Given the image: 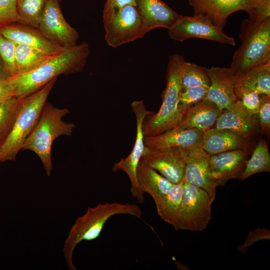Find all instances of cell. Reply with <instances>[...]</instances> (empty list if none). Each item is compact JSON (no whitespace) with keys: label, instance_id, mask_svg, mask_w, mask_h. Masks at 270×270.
Segmentation results:
<instances>
[{"label":"cell","instance_id":"obj_1","mask_svg":"<svg viewBox=\"0 0 270 270\" xmlns=\"http://www.w3.org/2000/svg\"><path fill=\"white\" fill-rule=\"evenodd\" d=\"M90 52L86 42L64 48L32 69L7 77L13 96L25 97L60 74L82 71Z\"/></svg>","mask_w":270,"mask_h":270},{"label":"cell","instance_id":"obj_2","mask_svg":"<svg viewBox=\"0 0 270 270\" xmlns=\"http://www.w3.org/2000/svg\"><path fill=\"white\" fill-rule=\"evenodd\" d=\"M118 214H128L140 218L142 212L140 208L134 204L107 202L88 208L86 212L76 219L63 248L64 256L70 270H76L72 254L77 244L82 240H92L98 238L108 220Z\"/></svg>","mask_w":270,"mask_h":270},{"label":"cell","instance_id":"obj_3","mask_svg":"<svg viewBox=\"0 0 270 270\" xmlns=\"http://www.w3.org/2000/svg\"><path fill=\"white\" fill-rule=\"evenodd\" d=\"M186 61L180 54L170 56L166 72V86L158 111L144 119L142 130L144 136L160 134L177 125L184 115L178 106L180 82Z\"/></svg>","mask_w":270,"mask_h":270},{"label":"cell","instance_id":"obj_4","mask_svg":"<svg viewBox=\"0 0 270 270\" xmlns=\"http://www.w3.org/2000/svg\"><path fill=\"white\" fill-rule=\"evenodd\" d=\"M69 112L67 108H58L46 102L36 126L22 144V150H30L40 158L48 176L52 168L53 142L60 136H70L75 128L62 120Z\"/></svg>","mask_w":270,"mask_h":270},{"label":"cell","instance_id":"obj_5","mask_svg":"<svg viewBox=\"0 0 270 270\" xmlns=\"http://www.w3.org/2000/svg\"><path fill=\"white\" fill-rule=\"evenodd\" d=\"M239 38L241 44L234 53L230 68L234 76L270 60V18L260 22L244 20Z\"/></svg>","mask_w":270,"mask_h":270},{"label":"cell","instance_id":"obj_6","mask_svg":"<svg viewBox=\"0 0 270 270\" xmlns=\"http://www.w3.org/2000/svg\"><path fill=\"white\" fill-rule=\"evenodd\" d=\"M56 78L24 98L12 128L0 147V162L14 160L26 139L36 126Z\"/></svg>","mask_w":270,"mask_h":270},{"label":"cell","instance_id":"obj_7","mask_svg":"<svg viewBox=\"0 0 270 270\" xmlns=\"http://www.w3.org/2000/svg\"><path fill=\"white\" fill-rule=\"evenodd\" d=\"M102 21L106 42L114 48L142 38L148 33L136 6H104Z\"/></svg>","mask_w":270,"mask_h":270},{"label":"cell","instance_id":"obj_8","mask_svg":"<svg viewBox=\"0 0 270 270\" xmlns=\"http://www.w3.org/2000/svg\"><path fill=\"white\" fill-rule=\"evenodd\" d=\"M214 201L203 190L184 182L182 198L174 226L176 230L202 232L211 218V206Z\"/></svg>","mask_w":270,"mask_h":270},{"label":"cell","instance_id":"obj_9","mask_svg":"<svg viewBox=\"0 0 270 270\" xmlns=\"http://www.w3.org/2000/svg\"><path fill=\"white\" fill-rule=\"evenodd\" d=\"M132 110L136 118V134L134 148L130 153L125 158L114 164V172L122 170L128 176L130 182L132 196L140 203L144 201V194L138 187L136 178V170L145 147L142 124L146 118L152 114V112L147 110L142 100H135L131 104Z\"/></svg>","mask_w":270,"mask_h":270},{"label":"cell","instance_id":"obj_10","mask_svg":"<svg viewBox=\"0 0 270 270\" xmlns=\"http://www.w3.org/2000/svg\"><path fill=\"white\" fill-rule=\"evenodd\" d=\"M60 0H48L38 29L48 40L62 47L77 44L78 32L65 20L62 12Z\"/></svg>","mask_w":270,"mask_h":270},{"label":"cell","instance_id":"obj_11","mask_svg":"<svg viewBox=\"0 0 270 270\" xmlns=\"http://www.w3.org/2000/svg\"><path fill=\"white\" fill-rule=\"evenodd\" d=\"M140 161L152 168L172 184L183 181L186 150L180 148L144 147Z\"/></svg>","mask_w":270,"mask_h":270},{"label":"cell","instance_id":"obj_12","mask_svg":"<svg viewBox=\"0 0 270 270\" xmlns=\"http://www.w3.org/2000/svg\"><path fill=\"white\" fill-rule=\"evenodd\" d=\"M167 30L170 38L178 42H182L187 39L196 38L236 46L233 38L227 36L210 22L198 16H182Z\"/></svg>","mask_w":270,"mask_h":270},{"label":"cell","instance_id":"obj_13","mask_svg":"<svg viewBox=\"0 0 270 270\" xmlns=\"http://www.w3.org/2000/svg\"><path fill=\"white\" fill-rule=\"evenodd\" d=\"M210 156L202 148L186 150V164L183 181L203 190L214 201L218 186L211 176L210 168Z\"/></svg>","mask_w":270,"mask_h":270},{"label":"cell","instance_id":"obj_14","mask_svg":"<svg viewBox=\"0 0 270 270\" xmlns=\"http://www.w3.org/2000/svg\"><path fill=\"white\" fill-rule=\"evenodd\" d=\"M252 0H188L194 16H200L222 30L228 18L234 12L248 9Z\"/></svg>","mask_w":270,"mask_h":270},{"label":"cell","instance_id":"obj_15","mask_svg":"<svg viewBox=\"0 0 270 270\" xmlns=\"http://www.w3.org/2000/svg\"><path fill=\"white\" fill-rule=\"evenodd\" d=\"M248 150H234L211 155L210 168L212 178L218 186L233 178H239L248 156Z\"/></svg>","mask_w":270,"mask_h":270},{"label":"cell","instance_id":"obj_16","mask_svg":"<svg viewBox=\"0 0 270 270\" xmlns=\"http://www.w3.org/2000/svg\"><path fill=\"white\" fill-rule=\"evenodd\" d=\"M210 82L207 94L204 98L223 110L236 103L234 93V76L230 68L212 66L204 67Z\"/></svg>","mask_w":270,"mask_h":270},{"label":"cell","instance_id":"obj_17","mask_svg":"<svg viewBox=\"0 0 270 270\" xmlns=\"http://www.w3.org/2000/svg\"><path fill=\"white\" fill-rule=\"evenodd\" d=\"M259 127L256 116L248 112L238 100L222 110L214 126L230 130L248 140L256 134Z\"/></svg>","mask_w":270,"mask_h":270},{"label":"cell","instance_id":"obj_18","mask_svg":"<svg viewBox=\"0 0 270 270\" xmlns=\"http://www.w3.org/2000/svg\"><path fill=\"white\" fill-rule=\"evenodd\" d=\"M204 132L196 128H172L158 135L144 136V144L146 146L154 148H202Z\"/></svg>","mask_w":270,"mask_h":270},{"label":"cell","instance_id":"obj_19","mask_svg":"<svg viewBox=\"0 0 270 270\" xmlns=\"http://www.w3.org/2000/svg\"><path fill=\"white\" fill-rule=\"evenodd\" d=\"M0 33L16 44L33 46L51 54L65 48L48 40L38 28L19 22L0 25Z\"/></svg>","mask_w":270,"mask_h":270},{"label":"cell","instance_id":"obj_20","mask_svg":"<svg viewBox=\"0 0 270 270\" xmlns=\"http://www.w3.org/2000/svg\"><path fill=\"white\" fill-rule=\"evenodd\" d=\"M135 2L148 32L158 28L168 29L182 16L161 0H135Z\"/></svg>","mask_w":270,"mask_h":270},{"label":"cell","instance_id":"obj_21","mask_svg":"<svg viewBox=\"0 0 270 270\" xmlns=\"http://www.w3.org/2000/svg\"><path fill=\"white\" fill-rule=\"evenodd\" d=\"M222 112L214 103L204 98L188 108L173 128H196L205 132L214 127Z\"/></svg>","mask_w":270,"mask_h":270},{"label":"cell","instance_id":"obj_22","mask_svg":"<svg viewBox=\"0 0 270 270\" xmlns=\"http://www.w3.org/2000/svg\"><path fill=\"white\" fill-rule=\"evenodd\" d=\"M249 141L225 129L212 128L204 132L202 148L210 156L234 150H248Z\"/></svg>","mask_w":270,"mask_h":270},{"label":"cell","instance_id":"obj_23","mask_svg":"<svg viewBox=\"0 0 270 270\" xmlns=\"http://www.w3.org/2000/svg\"><path fill=\"white\" fill-rule=\"evenodd\" d=\"M136 178L141 191L149 194L154 200L166 194L174 184L140 161L136 170Z\"/></svg>","mask_w":270,"mask_h":270},{"label":"cell","instance_id":"obj_24","mask_svg":"<svg viewBox=\"0 0 270 270\" xmlns=\"http://www.w3.org/2000/svg\"><path fill=\"white\" fill-rule=\"evenodd\" d=\"M234 86L270 96V60L234 76Z\"/></svg>","mask_w":270,"mask_h":270},{"label":"cell","instance_id":"obj_25","mask_svg":"<svg viewBox=\"0 0 270 270\" xmlns=\"http://www.w3.org/2000/svg\"><path fill=\"white\" fill-rule=\"evenodd\" d=\"M184 181L173 184L166 194L154 200L159 216L174 226L181 205Z\"/></svg>","mask_w":270,"mask_h":270},{"label":"cell","instance_id":"obj_26","mask_svg":"<svg viewBox=\"0 0 270 270\" xmlns=\"http://www.w3.org/2000/svg\"><path fill=\"white\" fill-rule=\"evenodd\" d=\"M54 54L25 44H16L15 74L22 73L32 69Z\"/></svg>","mask_w":270,"mask_h":270},{"label":"cell","instance_id":"obj_27","mask_svg":"<svg viewBox=\"0 0 270 270\" xmlns=\"http://www.w3.org/2000/svg\"><path fill=\"white\" fill-rule=\"evenodd\" d=\"M270 172V154L264 140H260L250 158L247 160L244 169L239 178L243 180L256 174Z\"/></svg>","mask_w":270,"mask_h":270},{"label":"cell","instance_id":"obj_28","mask_svg":"<svg viewBox=\"0 0 270 270\" xmlns=\"http://www.w3.org/2000/svg\"><path fill=\"white\" fill-rule=\"evenodd\" d=\"M24 98L14 97L0 102V147L12 128Z\"/></svg>","mask_w":270,"mask_h":270},{"label":"cell","instance_id":"obj_29","mask_svg":"<svg viewBox=\"0 0 270 270\" xmlns=\"http://www.w3.org/2000/svg\"><path fill=\"white\" fill-rule=\"evenodd\" d=\"M48 0H16L20 24L38 28Z\"/></svg>","mask_w":270,"mask_h":270},{"label":"cell","instance_id":"obj_30","mask_svg":"<svg viewBox=\"0 0 270 270\" xmlns=\"http://www.w3.org/2000/svg\"><path fill=\"white\" fill-rule=\"evenodd\" d=\"M210 85V80L204 67L191 62H185L180 82V91L198 86L209 87Z\"/></svg>","mask_w":270,"mask_h":270},{"label":"cell","instance_id":"obj_31","mask_svg":"<svg viewBox=\"0 0 270 270\" xmlns=\"http://www.w3.org/2000/svg\"><path fill=\"white\" fill-rule=\"evenodd\" d=\"M208 88L206 86H198L180 91L178 106L182 112L184 114L188 108L203 100L207 94Z\"/></svg>","mask_w":270,"mask_h":270},{"label":"cell","instance_id":"obj_32","mask_svg":"<svg viewBox=\"0 0 270 270\" xmlns=\"http://www.w3.org/2000/svg\"><path fill=\"white\" fill-rule=\"evenodd\" d=\"M16 44L0 33V58L6 76L15 74V51Z\"/></svg>","mask_w":270,"mask_h":270},{"label":"cell","instance_id":"obj_33","mask_svg":"<svg viewBox=\"0 0 270 270\" xmlns=\"http://www.w3.org/2000/svg\"><path fill=\"white\" fill-rule=\"evenodd\" d=\"M234 93L242 106L256 116L260 105V94L254 91L236 86H234Z\"/></svg>","mask_w":270,"mask_h":270},{"label":"cell","instance_id":"obj_34","mask_svg":"<svg viewBox=\"0 0 270 270\" xmlns=\"http://www.w3.org/2000/svg\"><path fill=\"white\" fill-rule=\"evenodd\" d=\"M246 12L250 22H262L270 18V0H252Z\"/></svg>","mask_w":270,"mask_h":270},{"label":"cell","instance_id":"obj_35","mask_svg":"<svg viewBox=\"0 0 270 270\" xmlns=\"http://www.w3.org/2000/svg\"><path fill=\"white\" fill-rule=\"evenodd\" d=\"M259 126L262 132H269L270 128V96L260 94V105L256 114Z\"/></svg>","mask_w":270,"mask_h":270},{"label":"cell","instance_id":"obj_36","mask_svg":"<svg viewBox=\"0 0 270 270\" xmlns=\"http://www.w3.org/2000/svg\"><path fill=\"white\" fill-rule=\"evenodd\" d=\"M12 22H20L16 0H0V25Z\"/></svg>","mask_w":270,"mask_h":270},{"label":"cell","instance_id":"obj_37","mask_svg":"<svg viewBox=\"0 0 270 270\" xmlns=\"http://www.w3.org/2000/svg\"><path fill=\"white\" fill-rule=\"evenodd\" d=\"M270 230L265 228H258L250 232L244 244L238 248V251L244 252L249 246L252 245L257 241L264 240L270 239Z\"/></svg>","mask_w":270,"mask_h":270},{"label":"cell","instance_id":"obj_38","mask_svg":"<svg viewBox=\"0 0 270 270\" xmlns=\"http://www.w3.org/2000/svg\"><path fill=\"white\" fill-rule=\"evenodd\" d=\"M14 98L7 78H0V102Z\"/></svg>","mask_w":270,"mask_h":270},{"label":"cell","instance_id":"obj_39","mask_svg":"<svg viewBox=\"0 0 270 270\" xmlns=\"http://www.w3.org/2000/svg\"><path fill=\"white\" fill-rule=\"evenodd\" d=\"M126 5L136 6L135 0H106L104 4L108 6H122Z\"/></svg>","mask_w":270,"mask_h":270},{"label":"cell","instance_id":"obj_40","mask_svg":"<svg viewBox=\"0 0 270 270\" xmlns=\"http://www.w3.org/2000/svg\"><path fill=\"white\" fill-rule=\"evenodd\" d=\"M2 77L7 78L4 71L3 62L0 58V78Z\"/></svg>","mask_w":270,"mask_h":270},{"label":"cell","instance_id":"obj_41","mask_svg":"<svg viewBox=\"0 0 270 270\" xmlns=\"http://www.w3.org/2000/svg\"></svg>","mask_w":270,"mask_h":270}]
</instances>
